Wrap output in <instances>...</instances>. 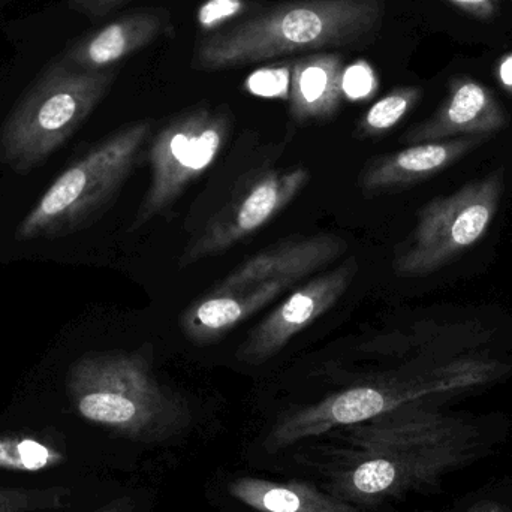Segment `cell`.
Segmentation results:
<instances>
[{
  "instance_id": "cell-14",
  "label": "cell",
  "mask_w": 512,
  "mask_h": 512,
  "mask_svg": "<svg viewBox=\"0 0 512 512\" xmlns=\"http://www.w3.org/2000/svg\"><path fill=\"white\" fill-rule=\"evenodd\" d=\"M297 285L292 280H277L242 291H209L185 310L180 327L195 345H209L227 336Z\"/></svg>"
},
{
  "instance_id": "cell-21",
  "label": "cell",
  "mask_w": 512,
  "mask_h": 512,
  "mask_svg": "<svg viewBox=\"0 0 512 512\" xmlns=\"http://www.w3.org/2000/svg\"><path fill=\"white\" fill-rule=\"evenodd\" d=\"M249 92L258 96H268V98L288 99L289 80L285 75H280L279 71L270 69L268 72H259L252 75L248 81Z\"/></svg>"
},
{
  "instance_id": "cell-15",
  "label": "cell",
  "mask_w": 512,
  "mask_h": 512,
  "mask_svg": "<svg viewBox=\"0 0 512 512\" xmlns=\"http://www.w3.org/2000/svg\"><path fill=\"white\" fill-rule=\"evenodd\" d=\"M487 135L414 144L373 161L361 176L366 192L390 191L441 173L487 140Z\"/></svg>"
},
{
  "instance_id": "cell-12",
  "label": "cell",
  "mask_w": 512,
  "mask_h": 512,
  "mask_svg": "<svg viewBox=\"0 0 512 512\" xmlns=\"http://www.w3.org/2000/svg\"><path fill=\"white\" fill-rule=\"evenodd\" d=\"M171 30L173 24L165 9H138L78 39L57 62L77 71H108Z\"/></svg>"
},
{
  "instance_id": "cell-11",
  "label": "cell",
  "mask_w": 512,
  "mask_h": 512,
  "mask_svg": "<svg viewBox=\"0 0 512 512\" xmlns=\"http://www.w3.org/2000/svg\"><path fill=\"white\" fill-rule=\"evenodd\" d=\"M346 249L348 243L336 234L288 240L252 256L216 283L210 292L242 291L277 280L300 283L336 261Z\"/></svg>"
},
{
  "instance_id": "cell-8",
  "label": "cell",
  "mask_w": 512,
  "mask_h": 512,
  "mask_svg": "<svg viewBox=\"0 0 512 512\" xmlns=\"http://www.w3.org/2000/svg\"><path fill=\"white\" fill-rule=\"evenodd\" d=\"M504 170L468 183L450 197L424 207L411 246L394 268L403 277L439 270L478 242L489 230L504 192Z\"/></svg>"
},
{
  "instance_id": "cell-22",
  "label": "cell",
  "mask_w": 512,
  "mask_h": 512,
  "mask_svg": "<svg viewBox=\"0 0 512 512\" xmlns=\"http://www.w3.org/2000/svg\"><path fill=\"white\" fill-rule=\"evenodd\" d=\"M354 71L352 75H348L345 72L346 77H351V81L349 83L343 81V96L346 95L348 98L355 99V101L369 98L376 87L372 69L367 68L366 65H361L354 69Z\"/></svg>"
},
{
  "instance_id": "cell-2",
  "label": "cell",
  "mask_w": 512,
  "mask_h": 512,
  "mask_svg": "<svg viewBox=\"0 0 512 512\" xmlns=\"http://www.w3.org/2000/svg\"><path fill=\"white\" fill-rule=\"evenodd\" d=\"M384 14L385 0H286L203 36L194 68L225 71L306 51L366 47Z\"/></svg>"
},
{
  "instance_id": "cell-7",
  "label": "cell",
  "mask_w": 512,
  "mask_h": 512,
  "mask_svg": "<svg viewBox=\"0 0 512 512\" xmlns=\"http://www.w3.org/2000/svg\"><path fill=\"white\" fill-rule=\"evenodd\" d=\"M230 111L198 105L174 117L150 146V185L131 231L140 230L173 206L221 155L231 134Z\"/></svg>"
},
{
  "instance_id": "cell-16",
  "label": "cell",
  "mask_w": 512,
  "mask_h": 512,
  "mask_svg": "<svg viewBox=\"0 0 512 512\" xmlns=\"http://www.w3.org/2000/svg\"><path fill=\"white\" fill-rule=\"evenodd\" d=\"M345 63L337 53L319 51L291 63L289 114L297 123L330 119L343 99Z\"/></svg>"
},
{
  "instance_id": "cell-19",
  "label": "cell",
  "mask_w": 512,
  "mask_h": 512,
  "mask_svg": "<svg viewBox=\"0 0 512 512\" xmlns=\"http://www.w3.org/2000/svg\"><path fill=\"white\" fill-rule=\"evenodd\" d=\"M59 462V454L33 439L0 438V469L35 472Z\"/></svg>"
},
{
  "instance_id": "cell-17",
  "label": "cell",
  "mask_w": 512,
  "mask_h": 512,
  "mask_svg": "<svg viewBox=\"0 0 512 512\" xmlns=\"http://www.w3.org/2000/svg\"><path fill=\"white\" fill-rule=\"evenodd\" d=\"M230 493L256 512H361L330 492L301 483H273L261 478H239Z\"/></svg>"
},
{
  "instance_id": "cell-1",
  "label": "cell",
  "mask_w": 512,
  "mask_h": 512,
  "mask_svg": "<svg viewBox=\"0 0 512 512\" xmlns=\"http://www.w3.org/2000/svg\"><path fill=\"white\" fill-rule=\"evenodd\" d=\"M339 430L337 444L312 454H318L315 466L327 477L328 492L358 508L430 490L484 451L475 424L426 402Z\"/></svg>"
},
{
  "instance_id": "cell-28",
  "label": "cell",
  "mask_w": 512,
  "mask_h": 512,
  "mask_svg": "<svg viewBox=\"0 0 512 512\" xmlns=\"http://www.w3.org/2000/svg\"><path fill=\"white\" fill-rule=\"evenodd\" d=\"M9 507H11V504H9V496H6L5 499H0V512L8 511Z\"/></svg>"
},
{
  "instance_id": "cell-25",
  "label": "cell",
  "mask_w": 512,
  "mask_h": 512,
  "mask_svg": "<svg viewBox=\"0 0 512 512\" xmlns=\"http://www.w3.org/2000/svg\"><path fill=\"white\" fill-rule=\"evenodd\" d=\"M465 512H512V510L507 505L501 504V502L484 499V501L474 502V504L469 505Z\"/></svg>"
},
{
  "instance_id": "cell-13",
  "label": "cell",
  "mask_w": 512,
  "mask_h": 512,
  "mask_svg": "<svg viewBox=\"0 0 512 512\" xmlns=\"http://www.w3.org/2000/svg\"><path fill=\"white\" fill-rule=\"evenodd\" d=\"M507 125V114L492 92L472 78L451 81L444 104L426 122L414 126L403 140L421 144L457 137L487 135Z\"/></svg>"
},
{
  "instance_id": "cell-9",
  "label": "cell",
  "mask_w": 512,
  "mask_h": 512,
  "mask_svg": "<svg viewBox=\"0 0 512 512\" xmlns=\"http://www.w3.org/2000/svg\"><path fill=\"white\" fill-rule=\"evenodd\" d=\"M310 171L304 167L271 171L259 177L212 219L180 256V267L212 258L239 245L286 209L306 188Z\"/></svg>"
},
{
  "instance_id": "cell-18",
  "label": "cell",
  "mask_w": 512,
  "mask_h": 512,
  "mask_svg": "<svg viewBox=\"0 0 512 512\" xmlns=\"http://www.w3.org/2000/svg\"><path fill=\"white\" fill-rule=\"evenodd\" d=\"M420 87H399L379 99L366 111L360 122L358 132L363 137H379L393 129L421 98Z\"/></svg>"
},
{
  "instance_id": "cell-24",
  "label": "cell",
  "mask_w": 512,
  "mask_h": 512,
  "mask_svg": "<svg viewBox=\"0 0 512 512\" xmlns=\"http://www.w3.org/2000/svg\"><path fill=\"white\" fill-rule=\"evenodd\" d=\"M450 2L477 18H490L496 12V0H450Z\"/></svg>"
},
{
  "instance_id": "cell-5",
  "label": "cell",
  "mask_w": 512,
  "mask_h": 512,
  "mask_svg": "<svg viewBox=\"0 0 512 512\" xmlns=\"http://www.w3.org/2000/svg\"><path fill=\"white\" fill-rule=\"evenodd\" d=\"M152 134L143 120L114 132L63 171L18 225V242L62 237L89 227L113 203Z\"/></svg>"
},
{
  "instance_id": "cell-23",
  "label": "cell",
  "mask_w": 512,
  "mask_h": 512,
  "mask_svg": "<svg viewBox=\"0 0 512 512\" xmlns=\"http://www.w3.org/2000/svg\"><path fill=\"white\" fill-rule=\"evenodd\" d=\"M129 2L132 0H69V5L80 14L95 20V18L105 17Z\"/></svg>"
},
{
  "instance_id": "cell-3",
  "label": "cell",
  "mask_w": 512,
  "mask_h": 512,
  "mask_svg": "<svg viewBox=\"0 0 512 512\" xmlns=\"http://www.w3.org/2000/svg\"><path fill=\"white\" fill-rule=\"evenodd\" d=\"M66 390L84 420L144 444H165L194 421L188 400L153 372V348L86 355L66 376Z\"/></svg>"
},
{
  "instance_id": "cell-6",
  "label": "cell",
  "mask_w": 512,
  "mask_h": 512,
  "mask_svg": "<svg viewBox=\"0 0 512 512\" xmlns=\"http://www.w3.org/2000/svg\"><path fill=\"white\" fill-rule=\"evenodd\" d=\"M487 381V370L456 367L442 370L432 378L421 381L352 387L280 418L265 444L268 450H283L297 442L372 420L399 406L426 402L427 397L468 390Z\"/></svg>"
},
{
  "instance_id": "cell-4",
  "label": "cell",
  "mask_w": 512,
  "mask_h": 512,
  "mask_svg": "<svg viewBox=\"0 0 512 512\" xmlns=\"http://www.w3.org/2000/svg\"><path fill=\"white\" fill-rule=\"evenodd\" d=\"M116 80V69L89 72L54 60L0 129V161L18 174L41 167L86 122Z\"/></svg>"
},
{
  "instance_id": "cell-10",
  "label": "cell",
  "mask_w": 512,
  "mask_h": 512,
  "mask_svg": "<svg viewBox=\"0 0 512 512\" xmlns=\"http://www.w3.org/2000/svg\"><path fill=\"white\" fill-rule=\"evenodd\" d=\"M357 271V259L349 258L294 289L249 333L237 349V360L261 366L276 357L297 334L334 307L354 282Z\"/></svg>"
},
{
  "instance_id": "cell-20",
  "label": "cell",
  "mask_w": 512,
  "mask_h": 512,
  "mask_svg": "<svg viewBox=\"0 0 512 512\" xmlns=\"http://www.w3.org/2000/svg\"><path fill=\"white\" fill-rule=\"evenodd\" d=\"M246 6L248 0H210L198 12V21L203 29H216L243 12Z\"/></svg>"
},
{
  "instance_id": "cell-27",
  "label": "cell",
  "mask_w": 512,
  "mask_h": 512,
  "mask_svg": "<svg viewBox=\"0 0 512 512\" xmlns=\"http://www.w3.org/2000/svg\"><path fill=\"white\" fill-rule=\"evenodd\" d=\"M96 512H134V502L131 499H120Z\"/></svg>"
},
{
  "instance_id": "cell-26",
  "label": "cell",
  "mask_w": 512,
  "mask_h": 512,
  "mask_svg": "<svg viewBox=\"0 0 512 512\" xmlns=\"http://www.w3.org/2000/svg\"><path fill=\"white\" fill-rule=\"evenodd\" d=\"M498 74L501 83L512 92V54H508V56L501 60Z\"/></svg>"
}]
</instances>
